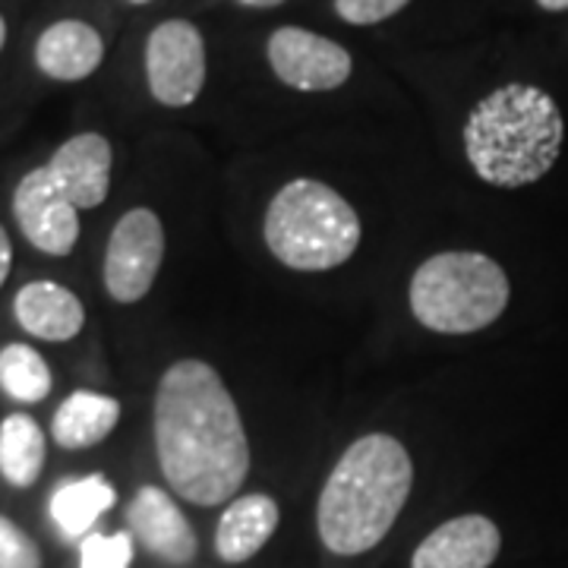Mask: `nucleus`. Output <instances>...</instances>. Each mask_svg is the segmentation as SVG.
Instances as JSON below:
<instances>
[{"mask_svg":"<svg viewBox=\"0 0 568 568\" xmlns=\"http://www.w3.org/2000/svg\"><path fill=\"white\" fill-rule=\"evenodd\" d=\"M155 452L164 480L193 506H222L250 474V439L237 402L215 366L171 364L155 388Z\"/></svg>","mask_w":568,"mask_h":568,"instance_id":"obj_1","label":"nucleus"},{"mask_svg":"<svg viewBox=\"0 0 568 568\" xmlns=\"http://www.w3.org/2000/svg\"><path fill=\"white\" fill-rule=\"evenodd\" d=\"M414 487V462L388 433H366L325 477L316 506L320 540L335 556H361L386 540Z\"/></svg>","mask_w":568,"mask_h":568,"instance_id":"obj_2","label":"nucleus"},{"mask_svg":"<svg viewBox=\"0 0 568 568\" xmlns=\"http://www.w3.org/2000/svg\"><path fill=\"white\" fill-rule=\"evenodd\" d=\"M566 121L540 85L508 82L474 104L465 121V155L489 186L518 190L547 178L559 162Z\"/></svg>","mask_w":568,"mask_h":568,"instance_id":"obj_3","label":"nucleus"},{"mask_svg":"<svg viewBox=\"0 0 568 568\" xmlns=\"http://www.w3.org/2000/svg\"><path fill=\"white\" fill-rule=\"evenodd\" d=\"M263 237L268 253L287 268L332 272L357 253L364 227L338 190L313 178H297L272 196Z\"/></svg>","mask_w":568,"mask_h":568,"instance_id":"obj_4","label":"nucleus"},{"mask_svg":"<svg viewBox=\"0 0 568 568\" xmlns=\"http://www.w3.org/2000/svg\"><path fill=\"white\" fill-rule=\"evenodd\" d=\"M511 284L487 253L448 250L417 265L407 287L414 320L439 335H474L506 313Z\"/></svg>","mask_w":568,"mask_h":568,"instance_id":"obj_5","label":"nucleus"},{"mask_svg":"<svg viewBox=\"0 0 568 568\" xmlns=\"http://www.w3.org/2000/svg\"><path fill=\"white\" fill-rule=\"evenodd\" d=\"M164 263V224L152 209H130L114 224L104 250L102 278L111 301L136 304L159 278Z\"/></svg>","mask_w":568,"mask_h":568,"instance_id":"obj_6","label":"nucleus"},{"mask_svg":"<svg viewBox=\"0 0 568 568\" xmlns=\"http://www.w3.org/2000/svg\"><path fill=\"white\" fill-rule=\"evenodd\" d=\"M145 82L164 108H186L205 85V41L186 20H164L145 39Z\"/></svg>","mask_w":568,"mask_h":568,"instance_id":"obj_7","label":"nucleus"},{"mask_svg":"<svg viewBox=\"0 0 568 568\" xmlns=\"http://www.w3.org/2000/svg\"><path fill=\"white\" fill-rule=\"evenodd\" d=\"M272 73L297 92H332L351 80L354 61L345 44L301 26H282L265 44Z\"/></svg>","mask_w":568,"mask_h":568,"instance_id":"obj_8","label":"nucleus"},{"mask_svg":"<svg viewBox=\"0 0 568 568\" xmlns=\"http://www.w3.org/2000/svg\"><path fill=\"white\" fill-rule=\"evenodd\" d=\"M13 215L22 237L48 256H67L80 241V209L58 190L48 168H36L17 183Z\"/></svg>","mask_w":568,"mask_h":568,"instance_id":"obj_9","label":"nucleus"},{"mask_svg":"<svg viewBox=\"0 0 568 568\" xmlns=\"http://www.w3.org/2000/svg\"><path fill=\"white\" fill-rule=\"evenodd\" d=\"M126 525L142 547L159 556L162 562L183 566L196 559L200 549L196 530L164 489L142 487L126 506Z\"/></svg>","mask_w":568,"mask_h":568,"instance_id":"obj_10","label":"nucleus"},{"mask_svg":"<svg viewBox=\"0 0 568 568\" xmlns=\"http://www.w3.org/2000/svg\"><path fill=\"white\" fill-rule=\"evenodd\" d=\"M503 549V534L487 515H458L426 534L410 568H489Z\"/></svg>","mask_w":568,"mask_h":568,"instance_id":"obj_11","label":"nucleus"},{"mask_svg":"<svg viewBox=\"0 0 568 568\" xmlns=\"http://www.w3.org/2000/svg\"><path fill=\"white\" fill-rule=\"evenodd\" d=\"M111 142L102 133H80L63 142L44 168L77 209H99L111 193Z\"/></svg>","mask_w":568,"mask_h":568,"instance_id":"obj_12","label":"nucleus"},{"mask_svg":"<svg viewBox=\"0 0 568 568\" xmlns=\"http://www.w3.org/2000/svg\"><path fill=\"white\" fill-rule=\"evenodd\" d=\"M104 61L102 36L82 20L48 26L36 41V63L48 80L80 82L92 77Z\"/></svg>","mask_w":568,"mask_h":568,"instance_id":"obj_13","label":"nucleus"},{"mask_svg":"<svg viewBox=\"0 0 568 568\" xmlns=\"http://www.w3.org/2000/svg\"><path fill=\"white\" fill-rule=\"evenodd\" d=\"M17 323L41 342H70L85 325L82 301L58 282H29L22 284L13 301Z\"/></svg>","mask_w":568,"mask_h":568,"instance_id":"obj_14","label":"nucleus"},{"mask_svg":"<svg viewBox=\"0 0 568 568\" xmlns=\"http://www.w3.org/2000/svg\"><path fill=\"white\" fill-rule=\"evenodd\" d=\"M282 521V508L265 493H250L224 508L215 530V552L227 566H241L253 559L272 540Z\"/></svg>","mask_w":568,"mask_h":568,"instance_id":"obj_15","label":"nucleus"},{"mask_svg":"<svg viewBox=\"0 0 568 568\" xmlns=\"http://www.w3.org/2000/svg\"><path fill=\"white\" fill-rule=\"evenodd\" d=\"M121 424V402L99 392H73L54 410L51 436L61 448L80 452L104 443L114 426Z\"/></svg>","mask_w":568,"mask_h":568,"instance_id":"obj_16","label":"nucleus"},{"mask_svg":"<svg viewBox=\"0 0 568 568\" xmlns=\"http://www.w3.org/2000/svg\"><path fill=\"white\" fill-rule=\"evenodd\" d=\"M118 503V493L108 484L104 474H89L80 480H63L61 487L51 496V521L61 528L63 537L77 540L82 534H89L92 525L102 518L108 508Z\"/></svg>","mask_w":568,"mask_h":568,"instance_id":"obj_17","label":"nucleus"},{"mask_svg":"<svg viewBox=\"0 0 568 568\" xmlns=\"http://www.w3.org/2000/svg\"><path fill=\"white\" fill-rule=\"evenodd\" d=\"M44 433L29 414H10L0 420V477L10 487L26 489L41 477Z\"/></svg>","mask_w":568,"mask_h":568,"instance_id":"obj_18","label":"nucleus"},{"mask_svg":"<svg viewBox=\"0 0 568 568\" xmlns=\"http://www.w3.org/2000/svg\"><path fill=\"white\" fill-rule=\"evenodd\" d=\"M51 386H54L51 369L36 347L20 345V342L0 347V388L13 402L39 405L51 395Z\"/></svg>","mask_w":568,"mask_h":568,"instance_id":"obj_19","label":"nucleus"},{"mask_svg":"<svg viewBox=\"0 0 568 568\" xmlns=\"http://www.w3.org/2000/svg\"><path fill=\"white\" fill-rule=\"evenodd\" d=\"M133 534H89L80 547V568H130Z\"/></svg>","mask_w":568,"mask_h":568,"instance_id":"obj_20","label":"nucleus"},{"mask_svg":"<svg viewBox=\"0 0 568 568\" xmlns=\"http://www.w3.org/2000/svg\"><path fill=\"white\" fill-rule=\"evenodd\" d=\"M0 568H41L39 544L7 515H0Z\"/></svg>","mask_w":568,"mask_h":568,"instance_id":"obj_21","label":"nucleus"},{"mask_svg":"<svg viewBox=\"0 0 568 568\" xmlns=\"http://www.w3.org/2000/svg\"><path fill=\"white\" fill-rule=\"evenodd\" d=\"M410 0H335V13L351 26H376L402 13Z\"/></svg>","mask_w":568,"mask_h":568,"instance_id":"obj_22","label":"nucleus"},{"mask_svg":"<svg viewBox=\"0 0 568 568\" xmlns=\"http://www.w3.org/2000/svg\"><path fill=\"white\" fill-rule=\"evenodd\" d=\"M10 268H13V244H10V234L0 224V287L10 278Z\"/></svg>","mask_w":568,"mask_h":568,"instance_id":"obj_23","label":"nucleus"},{"mask_svg":"<svg viewBox=\"0 0 568 568\" xmlns=\"http://www.w3.org/2000/svg\"><path fill=\"white\" fill-rule=\"evenodd\" d=\"M244 7H256V10H268V7H282L284 0H237Z\"/></svg>","mask_w":568,"mask_h":568,"instance_id":"obj_24","label":"nucleus"},{"mask_svg":"<svg viewBox=\"0 0 568 568\" xmlns=\"http://www.w3.org/2000/svg\"><path fill=\"white\" fill-rule=\"evenodd\" d=\"M544 10H549V13H559V10H568V0H537Z\"/></svg>","mask_w":568,"mask_h":568,"instance_id":"obj_25","label":"nucleus"},{"mask_svg":"<svg viewBox=\"0 0 568 568\" xmlns=\"http://www.w3.org/2000/svg\"><path fill=\"white\" fill-rule=\"evenodd\" d=\"M3 41H7V22L0 17V51H3Z\"/></svg>","mask_w":568,"mask_h":568,"instance_id":"obj_26","label":"nucleus"},{"mask_svg":"<svg viewBox=\"0 0 568 568\" xmlns=\"http://www.w3.org/2000/svg\"><path fill=\"white\" fill-rule=\"evenodd\" d=\"M126 3H136L140 7V3H152V0H126Z\"/></svg>","mask_w":568,"mask_h":568,"instance_id":"obj_27","label":"nucleus"}]
</instances>
